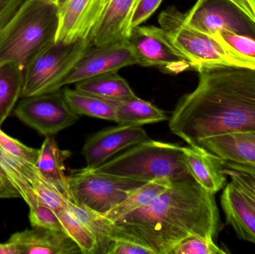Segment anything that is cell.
<instances>
[{
    "instance_id": "1",
    "label": "cell",
    "mask_w": 255,
    "mask_h": 254,
    "mask_svg": "<svg viewBox=\"0 0 255 254\" xmlns=\"http://www.w3.org/2000/svg\"><path fill=\"white\" fill-rule=\"evenodd\" d=\"M106 220L112 240L136 243L154 254H171L178 243L191 236L217 240L223 228L215 195L193 177L174 180L148 204Z\"/></svg>"
},
{
    "instance_id": "2",
    "label": "cell",
    "mask_w": 255,
    "mask_h": 254,
    "mask_svg": "<svg viewBox=\"0 0 255 254\" xmlns=\"http://www.w3.org/2000/svg\"><path fill=\"white\" fill-rule=\"evenodd\" d=\"M199 83L184 95L169 127L189 146L214 136L255 131V70L212 66L197 70Z\"/></svg>"
},
{
    "instance_id": "3",
    "label": "cell",
    "mask_w": 255,
    "mask_h": 254,
    "mask_svg": "<svg viewBox=\"0 0 255 254\" xmlns=\"http://www.w3.org/2000/svg\"><path fill=\"white\" fill-rule=\"evenodd\" d=\"M58 7L43 0H25L0 37V67L13 62L25 68L36 55L55 43Z\"/></svg>"
},
{
    "instance_id": "4",
    "label": "cell",
    "mask_w": 255,
    "mask_h": 254,
    "mask_svg": "<svg viewBox=\"0 0 255 254\" xmlns=\"http://www.w3.org/2000/svg\"><path fill=\"white\" fill-rule=\"evenodd\" d=\"M93 169L145 182L192 177L184 164L183 147L150 139L128 148L127 152Z\"/></svg>"
},
{
    "instance_id": "5",
    "label": "cell",
    "mask_w": 255,
    "mask_h": 254,
    "mask_svg": "<svg viewBox=\"0 0 255 254\" xmlns=\"http://www.w3.org/2000/svg\"><path fill=\"white\" fill-rule=\"evenodd\" d=\"M160 28L170 43L197 71L202 67L232 66L255 70V62L243 58L208 34L190 26L185 13L169 7L158 16Z\"/></svg>"
},
{
    "instance_id": "6",
    "label": "cell",
    "mask_w": 255,
    "mask_h": 254,
    "mask_svg": "<svg viewBox=\"0 0 255 254\" xmlns=\"http://www.w3.org/2000/svg\"><path fill=\"white\" fill-rule=\"evenodd\" d=\"M91 46L89 37H84L55 42L39 52L24 68L21 98L61 89L64 78Z\"/></svg>"
},
{
    "instance_id": "7",
    "label": "cell",
    "mask_w": 255,
    "mask_h": 254,
    "mask_svg": "<svg viewBox=\"0 0 255 254\" xmlns=\"http://www.w3.org/2000/svg\"><path fill=\"white\" fill-rule=\"evenodd\" d=\"M69 199L105 216L147 182L97 172L91 169L72 170L67 176Z\"/></svg>"
},
{
    "instance_id": "8",
    "label": "cell",
    "mask_w": 255,
    "mask_h": 254,
    "mask_svg": "<svg viewBox=\"0 0 255 254\" xmlns=\"http://www.w3.org/2000/svg\"><path fill=\"white\" fill-rule=\"evenodd\" d=\"M21 98L13 109V114L46 137L55 135L74 125L80 118L67 104L61 89Z\"/></svg>"
},
{
    "instance_id": "9",
    "label": "cell",
    "mask_w": 255,
    "mask_h": 254,
    "mask_svg": "<svg viewBox=\"0 0 255 254\" xmlns=\"http://www.w3.org/2000/svg\"><path fill=\"white\" fill-rule=\"evenodd\" d=\"M127 42L138 65L157 67L169 74H180L192 68L189 61L170 43L160 27H134L130 30Z\"/></svg>"
},
{
    "instance_id": "10",
    "label": "cell",
    "mask_w": 255,
    "mask_h": 254,
    "mask_svg": "<svg viewBox=\"0 0 255 254\" xmlns=\"http://www.w3.org/2000/svg\"><path fill=\"white\" fill-rule=\"evenodd\" d=\"M185 13L187 23L214 37L223 31L255 39V23L231 0H197Z\"/></svg>"
},
{
    "instance_id": "11",
    "label": "cell",
    "mask_w": 255,
    "mask_h": 254,
    "mask_svg": "<svg viewBox=\"0 0 255 254\" xmlns=\"http://www.w3.org/2000/svg\"><path fill=\"white\" fill-rule=\"evenodd\" d=\"M134 54L127 40L109 46H91L63 80V86L86 79L118 73L124 67L136 65Z\"/></svg>"
},
{
    "instance_id": "12",
    "label": "cell",
    "mask_w": 255,
    "mask_h": 254,
    "mask_svg": "<svg viewBox=\"0 0 255 254\" xmlns=\"http://www.w3.org/2000/svg\"><path fill=\"white\" fill-rule=\"evenodd\" d=\"M148 140L141 126L118 125L101 130L88 137L82 148L86 168H97L118 152Z\"/></svg>"
},
{
    "instance_id": "13",
    "label": "cell",
    "mask_w": 255,
    "mask_h": 254,
    "mask_svg": "<svg viewBox=\"0 0 255 254\" xmlns=\"http://www.w3.org/2000/svg\"><path fill=\"white\" fill-rule=\"evenodd\" d=\"M136 0H110L89 35L93 47L127 41Z\"/></svg>"
},
{
    "instance_id": "14",
    "label": "cell",
    "mask_w": 255,
    "mask_h": 254,
    "mask_svg": "<svg viewBox=\"0 0 255 254\" xmlns=\"http://www.w3.org/2000/svg\"><path fill=\"white\" fill-rule=\"evenodd\" d=\"M184 162L193 180L210 193L215 195L227 185L226 161L203 148L183 147Z\"/></svg>"
},
{
    "instance_id": "15",
    "label": "cell",
    "mask_w": 255,
    "mask_h": 254,
    "mask_svg": "<svg viewBox=\"0 0 255 254\" xmlns=\"http://www.w3.org/2000/svg\"><path fill=\"white\" fill-rule=\"evenodd\" d=\"M8 241L16 246L19 254H82L68 234L58 230L34 228L15 233Z\"/></svg>"
},
{
    "instance_id": "16",
    "label": "cell",
    "mask_w": 255,
    "mask_h": 254,
    "mask_svg": "<svg viewBox=\"0 0 255 254\" xmlns=\"http://www.w3.org/2000/svg\"><path fill=\"white\" fill-rule=\"evenodd\" d=\"M196 146L209 151L226 162L255 166V131L208 137Z\"/></svg>"
},
{
    "instance_id": "17",
    "label": "cell",
    "mask_w": 255,
    "mask_h": 254,
    "mask_svg": "<svg viewBox=\"0 0 255 254\" xmlns=\"http://www.w3.org/2000/svg\"><path fill=\"white\" fill-rule=\"evenodd\" d=\"M220 200L227 225L240 240L255 244V210L232 180L223 189Z\"/></svg>"
},
{
    "instance_id": "18",
    "label": "cell",
    "mask_w": 255,
    "mask_h": 254,
    "mask_svg": "<svg viewBox=\"0 0 255 254\" xmlns=\"http://www.w3.org/2000/svg\"><path fill=\"white\" fill-rule=\"evenodd\" d=\"M71 156V152L61 150L53 137H46L38 149L36 167L40 172L55 183L69 198L68 180L66 175L65 161Z\"/></svg>"
},
{
    "instance_id": "19",
    "label": "cell",
    "mask_w": 255,
    "mask_h": 254,
    "mask_svg": "<svg viewBox=\"0 0 255 254\" xmlns=\"http://www.w3.org/2000/svg\"><path fill=\"white\" fill-rule=\"evenodd\" d=\"M76 89L115 103L136 97L128 83L118 73H106L76 84Z\"/></svg>"
},
{
    "instance_id": "20",
    "label": "cell",
    "mask_w": 255,
    "mask_h": 254,
    "mask_svg": "<svg viewBox=\"0 0 255 254\" xmlns=\"http://www.w3.org/2000/svg\"><path fill=\"white\" fill-rule=\"evenodd\" d=\"M167 119L163 110L137 96L117 104L115 122L118 125L142 126Z\"/></svg>"
},
{
    "instance_id": "21",
    "label": "cell",
    "mask_w": 255,
    "mask_h": 254,
    "mask_svg": "<svg viewBox=\"0 0 255 254\" xmlns=\"http://www.w3.org/2000/svg\"><path fill=\"white\" fill-rule=\"evenodd\" d=\"M91 0H67L58 9L55 42L70 43L82 37V26Z\"/></svg>"
},
{
    "instance_id": "22",
    "label": "cell",
    "mask_w": 255,
    "mask_h": 254,
    "mask_svg": "<svg viewBox=\"0 0 255 254\" xmlns=\"http://www.w3.org/2000/svg\"><path fill=\"white\" fill-rule=\"evenodd\" d=\"M64 98L70 108L79 116H87L106 120H115L118 103L77 89H63Z\"/></svg>"
},
{
    "instance_id": "23",
    "label": "cell",
    "mask_w": 255,
    "mask_h": 254,
    "mask_svg": "<svg viewBox=\"0 0 255 254\" xmlns=\"http://www.w3.org/2000/svg\"><path fill=\"white\" fill-rule=\"evenodd\" d=\"M23 70L13 62L0 67V128L21 98Z\"/></svg>"
},
{
    "instance_id": "24",
    "label": "cell",
    "mask_w": 255,
    "mask_h": 254,
    "mask_svg": "<svg viewBox=\"0 0 255 254\" xmlns=\"http://www.w3.org/2000/svg\"><path fill=\"white\" fill-rule=\"evenodd\" d=\"M171 182L170 180L166 178L155 179L147 182L130 194L125 201L111 210L104 217L109 220H113L148 204L166 190L170 186Z\"/></svg>"
},
{
    "instance_id": "25",
    "label": "cell",
    "mask_w": 255,
    "mask_h": 254,
    "mask_svg": "<svg viewBox=\"0 0 255 254\" xmlns=\"http://www.w3.org/2000/svg\"><path fill=\"white\" fill-rule=\"evenodd\" d=\"M55 212L64 232L78 245L82 254H99L98 243L95 237L80 220L70 213L66 204Z\"/></svg>"
},
{
    "instance_id": "26",
    "label": "cell",
    "mask_w": 255,
    "mask_h": 254,
    "mask_svg": "<svg viewBox=\"0 0 255 254\" xmlns=\"http://www.w3.org/2000/svg\"><path fill=\"white\" fill-rule=\"evenodd\" d=\"M211 237L191 236L178 243L171 254H226Z\"/></svg>"
},
{
    "instance_id": "27",
    "label": "cell",
    "mask_w": 255,
    "mask_h": 254,
    "mask_svg": "<svg viewBox=\"0 0 255 254\" xmlns=\"http://www.w3.org/2000/svg\"><path fill=\"white\" fill-rule=\"evenodd\" d=\"M213 37L243 58L255 62V39L227 31H221Z\"/></svg>"
},
{
    "instance_id": "28",
    "label": "cell",
    "mask_w": 255,
    "mask_h": 254,
    "mask_svg": "<svg viewBox=\"0 0 255 254\" xmlns=\"http://www.w3.org/2000/svg\"><path fill=\"white\" fill-rule=\"evenodd\" d=\"M0 149L15 158L35 164L38 158V149H32L12 138L0 129Z\"/></svg>"
},
{
    "instance_id": "29",
    "label": "cell",
    "mask_w": 255,
    "mask_h": 254,
    "mask_svg": "<svg viewBox=\"0 0 255 254\" xmlns=\"http://www.w3.org/2000/svg\"><path fill=\"white\" fill-rule=\"evenodd\" d=\"M29 221L32 228H44L64 231L56 212L43 204L29 207Z\"/></svg>"
},
{
    "instance_id": "30",
    "label": "cell",
    "mask_w": 255,
    "mask_h": 254,
    "mask_svg": "<svg viewBox=\"0 0 255 254\" xmlns=\"http://www.w3.org/2000/svg\"><path fill=\"white\" fill-rule=\"evenodd\" d=\"M163 0H138L133 9L130 22V30L141 25L156 11Z\"/></svg>"
},
{
    "instance_id": "31",
    "label": "cell",
    "mask_w": 255,
    "mask_h": 254,
    "mask_svg": "<svg viewBox=\"0 0 255 254\" xmlns=\"http://www.w3.org/2000/svg\"><path fill=\"white\" fill-rule=\"evenodd\" d=\"M109 1L110 0H91L82 26V37H89L91 31L98 22Z\"/></svg>"
},
{
    "instance_id": "32",
    "label": "cell",
    "mask_w": 255,
    "mask_h": 254,
    "mask_svg": "<svg viewBox=\"0 0 255 254\" xmlns=\"http://www.w3.org/2000/svg\"><path fill=\"white\" fill-rule=\"evenodd\" d=\"M107 254H154L152 251L140 245L126 240L112 241Z\"/></svg>"
},
{
    "instance_id": "33",
    "label": "cell",
    "mask_w": 255,
    "mask_h": 254,
    "mask_svg": "<svg viewBox=\"0 0 255 254\" xmlns=\"http://www.w3.org/2000/svg\"><path fill=\"white\" fill-rule=\"evenodd\" d=\"M25 0H0V37Z\"/></svg>"
},
{
    "instance_id": "34",
    "label": "cell",
    "mask_w": 255,
    "mask_h": 254,
    "mask_svg": "<svg viewBox=\"0 0 255 254\" xmlns=\"http://www.w3.org/2000/svg\"><path fill=\"white\" fill-rule=\"evenodd\" d=\"M224 172L234 183L244 186L255 195V173L237 171L226 167Z\"/></svg>"
},
{
    "instance_id": "35",
    "label": "cell",
    "mask_w": 255,
    "mask_h": 254,
    "mask_svg": "<svg viewBox=\"0 0 255 254\" xmlns=\"http://www.w3.org/2000/svg\"><path fill=\"white\" fill-rule=\"evenodd\" d=\"M255 23V10L250 0H231Z\"/></svg>"
},
{
    "instance_id": "36",
    "label": "cell",
    "mask_w": 255,
    "mask_h": 254,
    "mask_svg": "<svg viewBox=\"0 0 255 254\" xmlns=\"http://www.w3.org/2000/svg\"><path fill=\"white\" fill-rule=\"evenodd\" d=\"M225 167L237 171H244V172L255 173V166L248 164H234V163L226 162Z\"/></svg>"
},
{
    "instance_id": "37",
    "label": "cell",
    "mask_w": 255,
    "mask_h": 254,
    "mask_svg": "<svg viewBox=\"0 0 255 254\" xmlns=\"http://www.w3.org/2000/svg\"><path fill=\"white\" fill-rule=\"evenodd\" d=\"M0 254H19V250L11 242L0 243Z\"/></svg>"
},
{
    "instance_id": "38",
    "label": "cell",
    "mask_w": 255,
    "mask_h": 254,
    "mask_svg": "<svg viewBox=\"0 0 255 254\" xmlns=\"http://www.w3.org/2000/svg\"><path fill=\"white\" fill-rule=\"evenodd\" d=\"M238 186L239 190L241 191L242 195H244V198L247 199V201L251 204L252 207L255 210V195L254 193L251 192V191L247 189V188L244 187V186H241V185L237 184L235 183Z\"/></svg>"
},
{
    "instance_id": "39",
    "label": "cell",
    "mask_w": 255,
    "mask_h": 254,
    "mask_svg": "<svg viewBox=\"0 0 255 254\" xmlns=\"http://www.w3.org/2000/svg\"><path fill=\"white\" fill-rule=\"evenodd\" d=\"M43 1H47V2L52 3L55 4L57 7H59L60 6L62 5L67 0H43Z\"/></svg>"
},
{
    "instance_id": "40",
    "label": "cell",
    "mask_w": 255,
    "mask_h": 254,
    "mask_svg": "<svg viewBox=\"0 0 255 254\" xmlns=\"http://www.w3.org/2000/svg\"><path fill=\"white\" fill-rule=\"evenodd\" d=\"M250 1L251 4H253V7H254L255 10V0H250Z\"/></svg>"
},
{
    "instance_id": "41",
    "label": "cell",
    "mask_w": 255,
    "mask_h": 254,
    "mask_svg": "<svg viewBox=\"0 0 255 254\" xmlns=\"http://www.w3.org/2000/svg\"><path fill=\"white\" fill-rule=\"evenodd\" d=\"M0 187H1V185H0Z\"/></svg>"
},
{
    "instance_id": "42",
    "label": "cell",
    "mask_w": 255,
    "mask_h": 254,
    "mask_svg": "<svg viewBox=\"0 0 255 254\" xmlns=\"http://www.w3.org/2000/svg\"><path fill=\"white\" fill-rule=\"evenodd\" d=\"M138 1V0H136V1Z\"/></svg>"
}]
</instances>
